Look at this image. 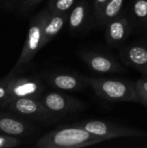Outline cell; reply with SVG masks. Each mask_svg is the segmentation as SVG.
<instances>
[{"instance_id": "obj_1", "label": "cell", "mask_w": 147, "mask_h": 148, "mask_svg": "<svg viewBox=\"0 0 147 148\" xmlns=\"http://www.w3.org/2000/svg\"><path fill=\"white\" fill-rule=\"evenodd\" d=\"M107 141L75 124L59 127L42 136L36 143L38 148H80Z\"/></svg>"}, {"instance_id": "obj_2", "label": "cell", "mask_w": 147, "mask_h": 148, "mask_svg": "<svg viewBox=\"0 0 147 148\" xmlns=\"http://www.w3.org/2000/svg\"><path fill=\"white\" fill-rule=\"evenodd\" d=\"M89 87L101 98L108 101L139 102L135 84L122 79L88 77Z\"/></svg>"}, {"instance_id": "obj_3", "label": "cell", "mask_w": 147, "mask_h": 148, "mask_svg": "<svg viewBox=\"0 0 147 148\" xmlns=\"http://www.w3.org/2000/svg\"><path fill=\"white\" fill-rule=\"evenodd\" d=\"M50 10L49 8L41 10L30 21L28 29L27 38L25 40L21 55L14 68L7 76H13L24 69L32 60L34 56L42 49V41L44 25L49 18Z\"/></svg>"}, {"instance_id": "obj_4", "label": "cell", "mask_w": 147, "mask_h": 148, "mask_svg": "<svg viewBox=\"0 0 147 148\" xmlns=\"http://www.w3.org/2000/svg\"><path fill=\"white\" fill-rule=\"evenodd\" d=\"M0 108L11 112L26 120L45 124H53L62 119L50 113L37 98L23 97L10 99L3 104Z\"/></svg>"}, {"instance_id": "obj_5", "label": "cell", "mask_w": 147, "mask_h": 148, "mask_svg": "<svg viewBox=\"0 0 147 148\" xmlns=\"http://www.w3.org/2000/svg\"><path fill=\"white\" fill-rule=\"evenodd\" d=\"M74 124L107 140L120 137H147L146 134L140 130L106 121L88 120Z\"/></svg>"}, {"instance_id": "obj_6", "label": "cell", "mask_w": 147, "mask_h": 148, "mask_svg": "<svg viewBox=\"0 0 147 148\" xmlns=\"http://www.w3.org/2000/svg\"><path fill=\"white\" fill-rule=\"evenodd\" d=\"M39 100L50 113L60 118L85 108V104L81 101L62 92L43 93Z\"/></svg>"}, {"instance_id": "obj_7", "label": "cell", "mask_w": 147, "mask_h": 148, "mask_svg": "<svg viewBox=\"0 0 147 148\" xmlns=\"http://www.w3.org/2000/svg\"><path fill=\"white\" fill-rule=\"evenodd\" d=\"M10 99L32 97L39 99L44 93L45 87L41 79L36 76H6ZM8 100V101H9Z\"/></svg>"}, {"instance_id": "obj_8", "label": "cell", "mask_w": 147, "mask_h": 148, "mask_svg": "<svg viewBox=\"0 0 147 148\" xmlns=\"http://www.w3.org/2000/svg\"><path fill=\"white\" fill-rule=\"evenodd\" d=\"M42 77L50 87L63 92H77L89 87L88 76L75 73L56 71L46 73Z\"/></svg>"}, {"instance_id": "obj_9", "label": "cell", "mask_w": 147, "mask_h": 148, "mask_svg": "<svg viewBox=\"0 0 147 148\" xmlns=\"http://www.w3.org/2000/svg\"><path fill=\"white\" fill-rule=\"evenodd\" d=\"M36 127L29 120L18 116L11 112L0 113V133L14 137L24 138L32 136Z\"/></svg>"}, {"instance_id": "obj_10", "label": "cell", "mask_w": 147, "mask_h": 148, "mask_svg": "<svg viewBox=\"0 0 147 148\" xmlns=\"http://www.w3.org/2000/svg\"><path fill=\"white\" fill-rule=\"evenodd\" d=\"M82 60L94 72L100 74L117 73L123 71V67L118 61L107 54L93 51H85L81 54Z\"/></svg>"}, {"instance_id": "obj_11", "label": "cell", "mask_w": 147, "mask_h": 148, "mask_svg": "<svg viewBox=\"0 0 147 148\" xmlns=\"http://www.w3.org/2000/svg\"><path fill=\"white\" fill-rule=\"evenodd\" d=\"M120 56L127 65L147 76V44L137 43L127 46L121 50Z\"/></svg>"}, {"instance_id": "obj_12", "label": "cell", "mask_w": 147, "mask_h": 148, "mask_svg": "<svg viewBox=\"0 0 147 148\" xmlns=\"http://www.w3.org/2000/svg\"><path fill=\"white\" fill-rule=\"evenodd\" d=\"M130 33V22L127 17L119 16L106 25V38L112 46L124 42Z\"/></svg>"}, {"instance_id": "obj_13", "label": "cell", "mask_w": 147, "mask_h": 148, "mask_svg": "<svg viewBox=\"0 0 147 148\" xmlns=\"http://www.w3.org/2000/svg\"><path fill=\"white\" fill-rule=\"evenodd\" d=\"M68 18V12L64 13H56L51 12L49 16V18L44 25L42 48L48 44L62 29L64 24L67 23Z\"/></svg>"}, {"instance_id": "obj_14", "label": "cell", "mask_w": 147, "mask_h": 148, "mask_svg": "<svg viewBox=\"0 0 147 148\" xmlns=\"http://www.w3.org/2000/svg\"><path fill=\"white\" fill-rule=\"evenodd\" d=\"M88 3L86 0H81L73 6L68 18V27L72 32L77 33L85 27L88 18Z\"/></svg>"}, {"instance_id": "obj_15", "label": "cell", "mask_w": 147, "mask_h": 148, "mask_svg": "<svg viewBox=\"0 0 147 148\" xmlns=\"http://www.w3.org/2000/svg\"><path fill=\"white\" fill-rule=\"evenodd\" d=\"M124 2L125 0H108L95 18L97 23L101 26H106L109 22L118 17L120 15Z\"/></svg>"}, {"instance_id": "obj_16", "label": "cell", "mask_w": 147, "mask_h": 148, "mask_svg": "<svg viewBox=\"0 0 147 148\" xmlns=\"http://www.w3.org/2000/svg\"><path fill=\"white\" fill-rule=\"evenodd\" d=\"M75 0H49V9L51 12H68L75 5Z\"/></svg>"}, {"instance_id": "obj_17", "label": "cell", "mask_w": 147, "mask_h": 148, "mask_svg": "<svg viewBox=\"0 0 147 148\" xmlns=\"http://www.w3.org/2000/svg\"><path fill=\"white\" fill-rule=\"evenodd\" d=\"M133 13L139 22H147V0H134Z\"/></svg>"}, {"instance_id": "obj_18", "label": "cell", "mask_w": 147, "mask_h": 148, "mask_svg": "<svg viewBox=\"0 0 147 148\" xmlns=\"http://www.w3.org/2000/svg\"><path fill=\"white\" fill-rule=\"evenodd\" d=\"M139 102L147 107V76L138 80L135 83Z\"/></svg>"}, {"instance_id": "obj_19", "label": "cell", "mask_w": 147, "mask_h": 148, "mask_svg": "<svg viewBox=\"0 0 147 148\" xmlns=\"http://www.w3.org/2000/svg\"><path fill=\"white\" fill-rule=\"evenodd\" d=\"M23 143L18 137L10 136L8 134H0V148H11L20 146Z\"/></svg>"}, {"instance_id": "obj_20", "label": "cell", "mask_w": 147, "mask_h": 148, "mask_svg": "<svg viewBox=\"0 0 147 148\" xmlns=\"http://www.w3.org/2000/svg\"><path fill=\"white\" fill-rule=\"evenodd\" d=\"M41 1L42 0H21L19 11L23 15H26L31 11L37 4H39Z\"/></svg>"}, {"instance_id": "obj_21", "label": "cell", "mask_w": 147, "mask_h": 148, "mask_svg": "<svg viewBox=\"0 0 147 148\" xmlns=\"http://www.w3.org/2000/svg\"><path fill=\"white\" fill-rule=\"evenodd\" d=\"M10 99L9 88H8V80L5 77L0 81V107L4 104Z\"/></svg>"}, {"instance_id": "obj_22", "label": "cell", "mask_w": 147, "mask_h": 148, "mask_svg": "<svg viewBox=\"0 0 147 148\" xmlns=\"http://www.w3.org/2000/svg\"><path fill=\"white\" fill-rule=\"evenodd\" d=\"M108 2V0H94V14L96 18L101 13L104 5Z\"/></svg>"}]
</instances>
